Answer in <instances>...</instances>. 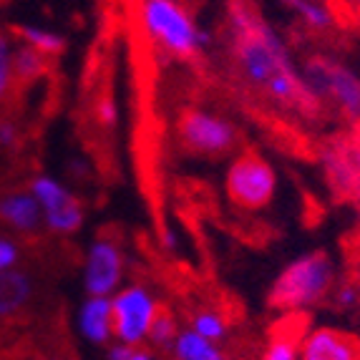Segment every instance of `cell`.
<instances>
[{
  "label": "cell",
  "mask_w": 360,
  "mask_h": 360,
  "mask_svg": "<svg viewBox=\"0 0 360 360\" xmlns=\"http://www.w3.org/2000/svg\"><path fill=\"white\" fill-rule=\"evenodd\" d=\"M18 41V38H15ZM51 60L46 53L30 49L25 43L15 46V56H13V71H15V84H36L46 73L51 71Z\"/></svg>",
  "instance_id": "ffe728a7"
},
{
  "label": "cell",
  "mask_w": 360,
  "mask_h": 360,
  "mask_svg": "<svg viewBox=\"0 0 360 360\" xmlns=\"http://www.w3.org/2000/svg\"><path fill=\"white\" fill-rule=\"evenodd\" d=\"M84 222H86V207L76 197L66 207L43 214V232L53 234V237H73L76 232H81Z\"/></svg>",
  "instance_id": "d6986e66"
},
{
  "label": "cell",
  "mask_w": 360,
  "mask_h": 360,
  "mask_svg": "<svg viewBox=\"0 0 360 360\" xmlns=\"http://www.w3.org/2000/svg\"><path fill=\"white\" fill-rule=\"evenodd\" d=\"M222 189L234 210L245 214H262L275 205L280 179L267 156L255 149H242L224 169Z\"/></svg>",
  "instance_id": "277c9868"
},
{
  "label": "cell",
  "mask_w": 360,
  "mask_h": 360,
  "mask_svg": "<svg viewBox=\"0 0 360 360\" xmlns=\"http://www.w3.org/2000/svg\"><path fill=\"white\" fill-rule=\"evenodd\" d=\"M94 119L101 129L106 131H114L119 127V106L111 96L96 98V106H94Z\"/></svg>",
  "instance_id": "d4e9b609"
},
{
  "label": "cell",
  "mask_w": 360,
  "mask_h": 360,
  "mask_svg": "<svg viewBox=\"0 0 360 360\" xmlns=\"http://www.w3.org/2000/svg\"><path fill=\"white\" fill-rule=\"evenodd\" d=\"M280 6L310 33H330L335 28V13L325 0H280Z\"/></svg>",
  "instance_id": "5bb4252c"
},
{
  "label": "cell",
  "mask_w": 360,
  "mask_h": 360,
  "mask_svg": "<svg viewBox=\"0 0 360 360\" xmlns=\"http://www.w3.org/2000/svg\"><path fill=\"white\" fill-rule=\"evenodd\" d=\"M169 360H227V353L222 350V345L207 340L186 325L169 350Z\"/></svg>",
  "instance_id": "9a60e30c"
},
{
  "label": "cell",
  "mask_w": 360,
  "mask_h": 360,
  "mask_svg": "<svg viewBox=\"0 0 360 360\" xmlns=\"http://www.w3.org/2000/svg\"><path fill=\"white\" fill-rule=\"evenodd\" d=\"M176 141L192 156L232 159L240 151L242 134L229 116L205 106H189L176 119Z\"/></svg>",
  "instance_id": "8992f818"
},
{
  "label": "cell",
  "mask_w": 360,
  "mask_h": 360,
  "mask_svg": "<svg viewBox=\"0 0 360 360\" xmlns=\"http://www.w3.org/2000/svg\"><path fill=\"white\" fill-rule=\"evenodd\" d=\"M131 345H127V342H108L106 348H103V355H106V360H129V355H131Z\"/></svg>",
  "instance_id": "83f0119b"
},
{
  "label": "cell",
  "mask_w": 360,
  "mask_h": 360,
  "mask_svg": "<svg viewBox=\"0 0 360 360\" xmlns=\"http://www.w3.org/2000/svg\"><path fill=\"white\" fill-rule=\"evenodd\" d=\"M335 283L338 270L330 255L325 250H310L290 259L277 272L264 295V305L280 315H292V312L307 315L312 307L330 297Z\"/></svg>",
  "instance_id": "7a4b0ae2"
},
{
  "label": "cell",
  "mask_w": 360,
  "mask_h": 360,
  "mask_svg": "<svg viewBox=\"0 0 360 360\" xmlns=\"http://www.w3.org/2000/svg\"><path fill=\"white\" fill-rule=\"evenodd\" d=\"M15 36L13 30H0V106L8 101V96L15 89V71H13V56H15Z\"/></svg>",
  "instance_id": "603a6c76"
},
{
  "label": "cell",
  "mask_w": 360,
  "mask_h": 360,
  "mask_svg": "<svg viewBox=\"0 0 360 360\" xmlns=\"http://www.w3.org/2000/svg\"><path fill=\"white\" fill-rule=\"evenodd\" d=\"M139 20L146 38L169 58L192 60L214 46V33L197 23L184 0H141Z\"/></svg>",
  "instance_id": "3957f363"
},
{
  "label": "cell",
  "mask_w": 360,
  "mask_h": 360,
  "mask_svg": "<svg viewBox=\"0 0 360 360\" xmlns=\"http://www.w3.org/2000/svg\"><path fill=\"white\" fill-rule=\"evenodd\" d=\"M28 192L36 197L43 214H46V212L60 210V207H66L68 202L76 199V194L68 189V184H63V181L53 174H33L28 181Z\"/></svg>",
  "instance_id": "ac0fdd59"
},
{
  "label": "cell",
  "mask_w": 360,
  "mask_h": 360,
  "mask_svg": "<svg viewBox=\"0 0 360 360\" xmlns=\"http://www.w3.org/2000/svg\"><path fill=\"white\" fill-rule=\"evenodd\" d=\"M49 360H68V358H60V355H53V358H49Z\"/></svg>",
  "instance_id": "1f68e13d"
},
{
  "label": "cell",
  "mask_w": 360,
  "mask_h": 360,
  "mask_svg": "<svg viewBox=\"0 0 360 360\" xmlns=\"http://www.w3.org/2000/svg\"><path fill=\"white\" fill-rule=\"evenodd\" d=\"M333 300H335V305L340 307L342 312L355 310V307L360 305V288L355 283H350V280H340V283H335V288H333Z\"/></svg>",
  "instance_id": "484cf974"
},
{
  "label": "cell",
  "mask_w": 360,
  "mask_h": 360,
  "mask_svg": "<svg viewBox=\"0 0 360 360\" xmlns=\"http://www.w3.org/2000/svg\"><path fill=\"white\" fill-rule=\"evenodd\" d=\"M129 360H159L156 358V350H151L149 345H136L129 355Z\"/></svg>",
  "instance_id": "f1b7e54d"
},
{
  "label": "cell",
  "mask_w": 360,
  "mask_h": 360,
  "mask_svg": "<svg viewBox=\"0 0 360 360\" xmlns=\"http://www.w3.org/2000/svg\"><path fill=\"white\" fill-rule=\"evenodd\" d=\"M111 307H114V338L136 348L146 345L151 325L164 305L146 283H127L111 297Z\"/></svg>",
  "instance_id": "52a82bcc"
},
{
  "label": "cell",
  "mask_w": 360,
  "mask_h": 360,
  "mask_svg": "<svg viewBox=\"0 0 360 360\" xmlns=\"http://www.w3.org/2000/svg\"><path fill=\"white\" fill-rule=\"evenodd\" d=\"M189 328L194 333H199L202 338L207 340L217 342V345H222L227 342L229 338V320L222 310H217V307H202V310L192 312V318H189Z\"/></svg>",
  "instance_id": "44dd1931"
},
{
  "label": "cell",
  "mask_w": 360,
  "mask_h": 360,
  "mask_svg": "<svg viewBox=\"0 0 360 360\" xmlns=\"http://www.w3.org/2000/svg\"><path fill=\"white\" fill-rule=\"evenodd\" d=\"M307 328H295L290 330L288 315H283V323L272 328L270 340L264 342L259 360H300V340Z\"/></svg>",
  "instance_id": "2e32d148"
},
{
  "label": "cell",
  "mask_w": 360,
  "mask_h": 360,
  "mask_svg": "<svg viewBox=\"0 0 360 360\" xmlns=\"http://www.w3.org/2000/svg\"><path fill=\"white\" fill-rule=\"evenodd\" d=\"M23 262V245L11 232H0V272L18 270Z\"/></svg>",
  "instance_id": "cb8c5ba5"
},
{
  "label": "cell",
  "mask_w": 360,
  "mask_h": 360,
  "mask_svg": "<svg viewBox=\"0 0 360 360\" xmlns=\"http://www.w3.org/2000/svg\"><path fill=\"white\" fill-rule=\"evenodd\" d=\"M162 245H164V250L174 252L176 247H179V234H176L174 229H164V232H162Z\"/></svg>",
  "instance_id": "f546056e"
},
{
  "label": "cell",
  "mask_w": 360,
  "mask_h": 360,
  "mask_svg": "<svg viewBox=\"0 0 360 360\" xmlns=\"http://www.w3.org/2000/svg\"><path fill=\"white\" fill-rule=\"evenodd\" d=\"M36 297V277L28 270L0 272V320L18 318Z\"/></svg>",
  "instance_id": "4fadbf2b"
},
{
  "label": "cell",
  "mask_w": 360,
  "mask_h": 360,
  "mask_svg": "<svg viewBox=\"0 0 360 360\" xmlns=\"http://www.w3.org/2000/svg\"><path fill=\"white\" fill-rule=\"evenodd\" d=\"M179 330L181 328H179V323H176L174 312L167 310V307H162V312L156 315L154 325H151V333H149L146 345H149L151 350H156V353L169 355V350H172V345H174Z\"/></svg>",
  "instance_id": "7402d4cb"
},
{
  "label": "cell",
  "mask_w": 360,
  "mask_h": 360,
  "mask_svg": "<svg viewBox=\"0 0 360 360\" xmlns=\"http://www.w3.org/2000/svg\"><path fill=\"white\" fill-rule=\"evenodd\" d=\"M224 49L234 78L250 94L302 121H318L325 106L307 86L283 33L255 0H227Z\"/></svg>",
  "instance_id": "6da1fadb"
},
{
  "label": "cell",
  "mask_w": 360,
  "mask_h": 360,
  "mask_svg": "<svg viewBox=\"0 0 360 360\" xmlns=\"http://www.w3.org/2000/svg\"><path fill=\"white\" fill-rule=\"evenodd\" d=\"M0 227L15 237H30L43 229V210L28 189L0 194Z\"/></svg>",
  "instance_id": "8fae6325"
},
{
  "label": "cell",
  "mask_w": 360,
  "mask_h": 360,
  "mask_svg": "<svg viewBox=\"0 0 360 360\" xmlns=\"http://www.w3.org/2000/svg\"><path fill=\"white\" fill-rule=\"evenodd\" d=\"M124 245L114 237H94L84 252L81 264V283L86 295L114 297L127 285L129 267Z\"/></svg>",
  "instance_id": "ba28073f"
},
{
  "label": "cell",
  "mask_w": 360,
  "mask_h": 360,
  "mask_svg": "<svg viewBox=\"0 0 360 360\" xmlns=\"http://www.w3.org/2000/svg\"><path fill=\"white\" fill-rule=\"evenodd\" d=\"M302 76L325 108L350 124L360 121V73L345 60L328 53H312L300 63Z\"/></svg>",
  "instance_id": "5b68a950"
},
{
  "label": "cell",
  "mask_w": 360,
  "mask_h": 360,
  "mask_svg": "<svg viewBox=\"0 0 360 360\" xmlns=\"http://www.w3.org/2000/svg\"><path fill=\"white\" fill-rule=\"evenodd\" d=\"M348 144H350V149H353V154H355V159H358V164H360V121L355 124V129L350 131V136H348Z\"/></svg>",
  "instance_id": "4dcf8cb0"
},
{
  "label": "cell",
  "mask_w": 360,
  "mask_h": 360,
  "mask_svg": "<svg viewBox=\"0 0 360 360\" xmlns=\"http://www.w3.org/2000/svg\"><path fill=\"white\" fill-rule=\"evenodd\" d=\"M13 36L18 38V43H25L30 49L41 51V53H46L49 58H58L68 46L63 33H58V30H53V28H46V25H38V23L15 25V28H13Z\"/></svg>",
  "instance_id": "e0dca14e"
},
{
  "label": "cell",
  "mask_w": 360,
  "mask_h": 360,
  "mask_svg": "<svg viewBox=\"0 0 360 360\" xmlns=\"http://www.w3.org/2000/svg\"><path fill=\"white\" fill-rule=\"evenodd\" d=\"M76 330L94 348H106L114 342V307L111 297L86 295L76 307Z\"/></svg>",
  "instance_id": "7c38bea8"
},
{
  "label": "cell",
  "mask_w": 360,
  "mask_h": 360,
  "mask_svg": "<svg viewBox=\"0 0 360 360\" xmlns=\"http://www.w3.org/2000/svg\"><path fill=\"white\" fill-rule=\"evenodd\" d=\"M20 144V124L15 119H0V149L13 151Z\"/></svg>",
  "instance_id": "4316f807"
},
{
  "label": "cell",
  "mask_w": 360,
  "mask_h": 360,
  "mask_svg": "<svg viewBox=\"0 0 360 360\" xmlns=\"http://www.w3.org/2000/svg\"><path fill=\"white\" fill-rule=\"evenodd\" d=\"M300 360H360V338L335 325L307 328L300 340Z\"/></svg>",
  "instance_id": "30bf717a"
},
{
  "label": "cell",
  "mask_w": 360,
  "mask_h": 360,
  "mask_svg": "<svg viewBox=\"0 0 360 360\" xmlns=\"http://www.w3.org/2000/svg\"><path fill=\"white\" fill-rule=\"evenodd\" d=\"M320 172L338 199L360 205V164L348 144V136L330 139L320 149Z\"/></svg>",
  "instance_id": "9c48e42d"
}]
</instances>
